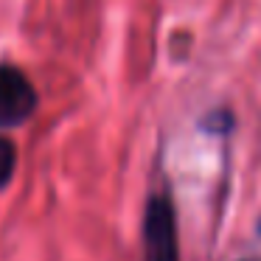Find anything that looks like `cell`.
I'll list each match as a JSON object with an SVG mask.
<instances>
[{
	"instance_id": "6da1fadb",
	"label": "cell",
	"mask_w": 261,
	"mask_h": 261,
	"mask_svg": "<svg viewBox=\"0 0 261 261\" xmlns=\"http://www.w3.org/2000/svg\"><path fill=\"white\" fill-rule=\"evenodd\" d=\"M143 250L146 261H180L177 219L169 194H154L143 214Z\"/></svg>"
},
{
	"instance_id": "7a4b0ae2",
	"label": "cell",
	"mask_w": 261,
	"mask_h": 261,
	"mask_svg": "<svg viewBox=\"0 0 261 261\" xmlns=\"http://www.w3.org/2000/svg\"><path fill=\"white\" fill-rule=\"evenodd\" d=\"M37 110V93L29 76L14 65H0V126H20Z\"/></svg>"
},
{
	"instance_id": "3957f363",
	"label": "cell",
	"mask_w": 261,
	"mask_h": 261,
	"mask_svg": "<svg viewBox=\"0 0 261 261\" xmlns=\"http://www.w3.org/2000/svg\"><path fill=\"white\" fill-rule=\"evenodd\" d=\"M14 163H17V152H14L12 141L0 138V188L6 186L14 174Z\"/></svg>"
},
{
	"instance_id": "277c9868",
	"label": "cell",
	"mask_w": 261,
	"mask_h": 261,
	"mask_svg": "<svg viewBox=\"0 0 261 261\" xmlns=\"http://www.w3.org/2000/svg\"><path fill=\"white\" fill-rule=\"evenodd\" d=\"M255 230H258V236H261V216H258V222H255Z\"/></svg>"
},
{
	"instance_id": "5b68a950",
	"label": "cell",
	"mask_w": 261,
	"mask_h": 261,
	"mask_svg": "<svg viewBox=\"0 0 261 261\" xmlns=\"http://www.w3.org/2000/svg\"><path fill=\"white\" fill-rule=\"evenodd\" d=\"M244 261H261V258H244Z\"/></svg>"
}]
</instances>
